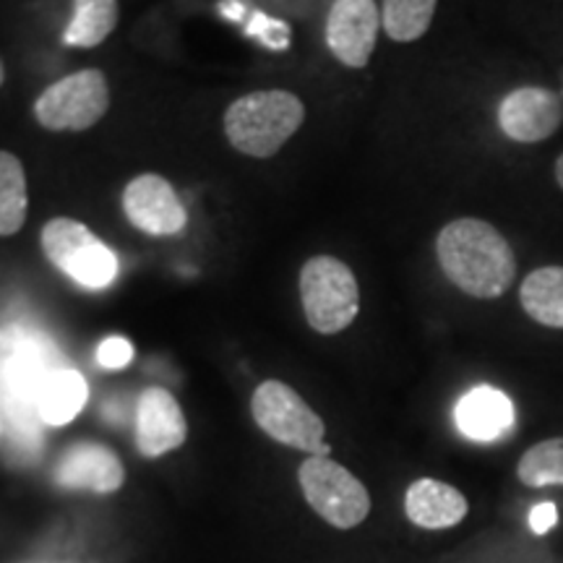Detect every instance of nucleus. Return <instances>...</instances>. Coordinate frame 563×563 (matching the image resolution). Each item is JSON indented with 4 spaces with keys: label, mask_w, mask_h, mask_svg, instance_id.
Listing matches in <instances>:
<instances>
[{
    "label": "nucleus",
    "mask_w": 563,
    "mask_h": 563,
    "mask_svg": "<svg viewBox=\"0 0 563 563\" xmlns=\"http://www.w3.org/2000/svg\"><path fill=\"white\" fill-rule=\"evenodd\" d=\"M55 483L63 488H79L91 493H115L123 488L125 483V467L112 449L102 446V443H76L60 462L55 464Z\"/></svg>",
    "instance_id": "nucleus-12"
},
{
    "label": "nucleus",
    "mask_w": 563,
    "mask_h": 563,
    "mask_svg": "<svg viewBox=\"0 0 563 563\" xmlns=\"http://www.w3.org/2000/svg\"><path fill=\"white\" fill-rule=\"evenodd\" d=\"M110 108V87L102 70L87 68L63 76L34 102V118L47 131H87Z\"/></svg>",
    "instance_id": "nucleus-7"
},
{
    "label": "nucleus",
    "mask_w": 563,
    "mask_h": 563,
    "mask_svg": "<svg viewBox=\"0 0 563 563\" xmlns=\"http://www.w3.org/2000/svg\"><path fill=\"white\" fill-rule=\"evenodd\" d=\"M435 253L443 274L473 298H501L517 277L511 245L490 222L475 217L449 222L439 232Z\"/></svg>",
    "instance_id": "nucleus-1"
},
{
    "label": "nucleus",
    "mask_w": 563,
    "mask_h": 563,
    "mask_svg": "<svg viewBox=\"0 0 563 563\" xmlns=\"http://www.w3.org/2000/svg\"><path fill=\"white\" fill-rule=\"evenodd\" d=\"M439 0H384L382 26L394 42H415L431 26Z\"/></svg>",
    "instance_id": "nucleus-19"
},
{
    "label": "nucleus",
    "mask_w": 563,
    "mask_h": 563,
    "mask_svg": "<svg viewBox=\"0 0 563 563\" xmlns=\"http://www.w3.org/2000/svg\"><path fill=\"white\" fill-rule=\"evenodd\" d=\"M456 428L473 441L504 439L514 428V405L504 391L493 386H477L456 402Z\"/></svg>",
    "instance_id": "nucleus-14"
},
{
    "label": "nucleus",
    "mask_w": 563,
    "mask_h": 563,
    "mask_svg": "<svg viewBox=\"0 0 563 563\" xmlns=\"http://www.w3.org/2000/svg\"><path fill=\"white\" fill-rule=\"evenodd\" d=\"M300 490L323 522L336 530H352L371 514L368 488L329 456H308L298 470Z\"/></svg>",
    "instance_id": "nucleus-6"
},
{
    "label": "nucleus",
    "mask_w": 563,
    "mask_h": 563,
    "mask_svg": "<svg viewBox=\"0 0 563 563\" xmlns=\"http://www.w3.org/2000/svg\"><path fill=\"white\" fill-rule=\"evenodd\" d=\"M249 34L262 40L269 51H287V45H290V26H287L285 21L256 16L251 21Z\"/></svg>",
    "instance_id": "nucleus-21"
},
{
    "label": "nucleus",
    "mask_w": 563,
    "mask_h": 563,
    "mask_svg": "<svg viewBox=\"0 0 563 563\" xmlns=\"http://www.w3.org/2000/svg\"><path fill=\"white\" fill-rule=\"evenodd\" d=\"M3 79H5V68H3V63H0V87H3Z\"/></svg>",
    "instance_id": "nucleus-25"
},
{
    "label": "nucleus",
    "mask_w": 563,
    "mask_h": 563,
    "mask_svg": "<svg viewBox=\"0 0 563 563\" xmlns=\"http://www.w3.org/2000/svg\"><path fill=\"white\" fill-rule=\"evenodd\" d=\"M519 483L527 488H548V485H563V435L548 439L527 449L517 464Z\"/></svg>",
    "instance_id": "nucleus-20"
},
{
    "label": "nucleus",
    "mask_w": 563,
    "mask_h": 563,
    "mask_svg": "<svg viewBox=\"0 0 563 563\" xmlns=\"http://www.w3.org/2000/svg\"><path fill=\"white\" fill-rule=\"evenodd\" d=\"M470 504L462 490L454 485L435 481V477H420L407 488L405 514L415 527L422 530H449L467 517Z\"/></svg>",
    "instance_id": "nucleus-13"
},
{
    "label": "nucleus",
    "mask_w": 563,
    "mask_h": 563,
    "mask_svg": "<svg viewBox=\"0 0 563 563\" xmlns=\"http://www.w3.org/2000/svg\"><path fill=\"white\" fill-rule=\"evenodd\" d=\"M40 241L47 262L87 290H102L118 277V256L84 222L55 217Z\"/></svg>",
    "instance_id": "nucleus-5"
},
{
    "label": "nucleus",
    "mask_w": 563,
    "mask_h": 563,
    "mask_svg": "<svg viewBox=\"0 0 563 563\" xmlns=\"http://www.w3.org/2000/svg\"><path fill=\"white\" fill-rule=\"evenodd\" d=\"M133 361V344L125 336H108L97 347V363L104 371H121Z\"/></svg>",
    "instance_id": "nucleus-22"
},
{
    "label": "nucleus",
    "mask_w": 563,
    "mask_h": 563,
    "mask_svg": "<svg viewBox=\"0 0 563 563\" xmlns=\"http://www.w3.org/2000/svg\"><path fill=\"white\" fill-rule=\"evenodd\" d=\"M188 439V422L178 399L162 386L141 391L136 402V446L150 460L180 449Z\"/></svg>",
    "instance_id": "nucleus-11"
},
{
    "label": "nucleus",
    "mask_w": 563,
    "mask_h": 563,
    "mask_svg": "<svg viewBox=\"0 0 563 563\" xmlns=\"http://www.w3.org/2000/svg\"><path fill=\"white\" fill-rule=\"evenodd\" d=\"M555 525H559V506L551 504V501L532 506V511H530V530L534 534H548Z\"/></svg>",
    "instance_id": "nucleus-23"
},
{
    "label": "nucleus",
    "mask_w": 563,
    "mask_h": 563,
    "mask_svg": "<svg viewBox=\"0 0 563 563\" xmlns=\"http://www.w3.org/2000/svg\"><path fill=\"white\" fill-rule=\"evenodd\" d=\"M382 11L376 0H334L327 19V45L342 66L365 68L376 51Z\"/></svg>",
    "instance_id": "nucleus-8"
},
{
    "label": "nucleus",
    "mask_w": 563,
    "mask_h": 563,
    "mask_svg": "<svg viewBox=\"0 0 563 563\" xmlns=\"http://www.w3.org/2000/svg\"><path fill=\"white\" fill-rule=\"evenodd\" d=\"M555 180H559V186L563 188V152H561V157L555 159Z\"/></svg>",
    "instance_id": "nucleus-24"
},
{
    "label": "nucleus",
    "mask_w": 563,
    "mask_h": 563,
    "mask_svg": "<svg viewBox=\"0 0 563 563\" xmlns=\"http://www.w3.org/2000/svg\"><path fill=\"white\" fill-rule=\"evenodd\" d=\"M118 0H74V16L63 42L70 47H97L118 26Z\"/></svg>",
    "instance_id": "nucleus-17"
},
{
    "label": "nucleus",
    "mask_w": 563,
    "mask_h": 563,
    "mask_svg": "<svg viewBox=\"0 0 563 563\" xmlns=\"http://www.w3.org/2000/svg\"><path fill=\"white\" fill-rule=\"evenodd\" d=\"M251 412L256 426L269 439L298 449V452H308L311 456L332 454V446L323 441L327 426L292 386L282 382H264L253 391Z\"/></svg>",
    "instance_id": "nucleus-4"
},
{
    "label": "nucleus",
    "mask_w": 563,
    "mask_h": 563,
    "mask_svg": "<svg viewBox=\"0 0 563 563\" xmlns=\"http://www.w3.org/2000/svg\"><path fill=\"white\" fill-rule=\"evenodd\" d=\"M306 121L300 97L285 89L253 91L224 112V133L238 152L249 157H274Z\"/></svg>",
    "instance_id": "nucleus-2"
},
{
    "label": "nucleus",
    "mask_w": 563,
    "mask_h": 563,
    "mask_svg": "<svg viewBox=\"0 0 563 563\" xmlns=\"http://www.w3.org/2000/svg\"><path fill=\"white\" fill-rule=\"evenodd\" d=\"M519 302L540 327L563 329V266H543L527 274L519 287Z\"/></svg>",
    "instance_id": "nucleus-16"
},
{
    "label": "nucleus",
    "mask_w": 563,
    "mask_h": 563,
    "mask_svg": "<svg viewBox=\"0 0 563 563\" xmlns=\"http://www.w3.org/2000/svg\"><path fill=\"white\" fill-rule=\"evenodd\" d=\"M30 194L26 173L16 154L0 152V235H16L26 222Z\"/></svg>",
    "instance_id": "nucleus-18"
},
{
    "label": "nucleus",
    "mask_w": 563,
    "mask_h": 563,
    "mask_svg": "<svg viewBox=\"0 0 563 563\" xmlns=\"http://www.w3.org/2000/svg\"><path fill=\"white\" fill-rule=\"evenodd\" d=\"M300 300L313 332L340 334L361 311V287L340 258L313 256L300 269Z\"/></svg>",
    "instance_id": "nucleus-3"
},
{
    "label": "nucleus",
    "mask_w": 563,
    "mask_h": 563,
    "mask_svg": "<svg viewBox=\"0 0 563 563\" xmlns=\"http://www.w3.org/2000/svg\"><path fill=\"white\" fill-rule=\"evenodd\" d=\"M563 123V104L559 95L543 87L514 89L498 104V125L511 141L538 144L551 139Z\"/></svg>",
    "instance_id": "nucleus-10"
},
{
    "label": "nucleus",
    "mask_w": 563,
    "mask_h": 563,
    "mask_svg": "<svg viewBox=\"0 0 563 563\" xmlns=\"http://www.w3.org/2000/svg\"><path fill=\"white\" fill-rule=\"evenodd\" d=\"M87 399L89 389L81 373L60 368L45 378L34 405H37V415L47 426H68L84 410Z\"/></svg>",
    "instance_id": "nucleus-15"
},
{
    "label": "nucleus",
    "mask_w": 563,
    "mask_h": 563,
    "mask_svg": "<svg viewBox=\"0 0 563 563\" xmlns=\"http://www.w3.org/2000/svg\"><path fill=\"white\" fill-rule=\"evenodd\" d=\"M123 211L133 228L146 235H178L188 222L186 207L173 183L154 173L139 175L125 186Z\"/></svg>",
    "instance_id": "nucleus-9"
}]
</instances>
